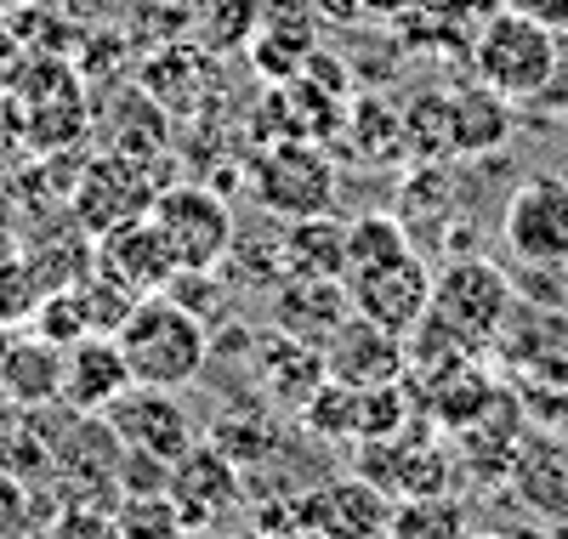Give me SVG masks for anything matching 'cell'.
<instances>
[{"instance_id": "cell-24", "label": "cell", "mask_w": 568, "mask_h": 539, "mask_svg": "<svg viewBox=\"0 0 568 539\" xmlns=\"http://www.w3.org/2000/svg\"><path fill=\"white\" fill-rule=\"evenodd\" d=\"M353 142L369 154V160H387L404 149V131H398V114H387L382 103H358L353 114Z\"/></svg>"}, {"instance_id": "cell-16", "label": "cell", "mask_w": 568, "mask_h": 539, "mask_svg": "<svg viewBox=\"0 0 568 539\" xmlns=\"http://www.w3.org/2000/svg\"><path fill=\"white\" fill-rule=\"evenodd\" d=\"M0 391H7L18 409L58 404V391H63V347H52L45 335L12 340V347L0 353Z\"/></svg>"}, {"instance_id": "cell-13", "label": "cell", "mask_w": 568, "mask_h": 539, "mask_svg": "<svg viewBox=\"0 0 568 539\" xmlns=\"http://www.w3.org/2000/svg\"><path fill=\"white\" fill-rule=\"evenodd\" d=\"M125 386H131V369H125V353H120L114 335L91 329L74 347H63V391L58 398L74 415H103Z\"/></svg>"}, {"instance_id": "cell-20", "label": "cell", "mask_w": 568, "mask_h": 539, "mask_svg": "<svg viewBox=\"0 0 568 539\" xmlns=\"http://www.w3.org/2000/svg\"><path fill=\"white\" fill-rule=\"evenodd\" d=\"M313 52H318V45H313V29H307V18L296 23L291 7H284V18H273V23L256 18L251 63H256V74H267L273 85H278V80H291V74H302V63H307Z\"/></svg>"}, {"instance_id": "cell-9", "label": "cell", "mask_w": 568, "mask_h": 539, "mask_svg": "<svg viewBox=\"0 0 568 539\" xmlns=\"http://www.w3.org/2000/svg\"><path fill=\"white\" fill-rule=\"evenodd\" d=\"M103 420L120 437V449H142V455H154L165 466L194 449V420H187L176 409V398H171V391H160V386H136L131 380L120 398L103 409Z\"/></svg>"}, {"instance_id": "cell-11", "label": "cell", "mask_w": 568, "mask_h": 539, "mask_svg": "<svg viewBox=\"0 0 568 539\" xmlns=\"http://www.w3.org/2000/svg\"><path fill=\"white\" fill-rule=\"evenodd\" d=\"M404 369H409L404 335L375 329V324L358 318V313L324 340V375L342 380V386H387V380H398Z\"/></svg>"}, {"instance_id": "cell-8", "label": "cell", "mask_w": 568, "mask_h": 539, "mask_svg": "<svg viewBox=\"0 0 568 539\" xmlns=\"http://www.w3.org/2000/svg\"><path fill=\"white\" fill-rule=\"evenodd\" d=\"M393 495L375 477H329L296 506V522L313 539H387Z\"/></svg>"}, {"instance_id": "cell-12", "label": "cell", "mask_w": 568, "mask_h": 539, "mask_svg": "<svg viewBox=\"0 0 568 539\" xmlns=\"http://www.w3.org/2000/svg\"><path fill=\"white\" fill-rule=\"evenodd\" d=\"M98 238H103L98 273L114 278L120 289H131V296H160L165 278L176 273V262H171V251H165L160 227L149 222V211L131 216V222H120V227H109V233H98Z\"/></svg>"}, {"instance_id": "cell-29", "label": "cell", "mask_w": 568, "mask_h": 539, "mask_svg": "<svg viewBox=\"0 0 568 539\" xmlns=\"http://www.w3.org/2000/svg\"><path fill=\"white\" fill-rule=\"evenodd\" d=\"M562 449H568V437H562Z\"/></svg>"}, {"instance_id": "cell-27", "label": "cell", "mask_w": 568, "mask_h": 539, "mask_svg": "<svg viewBox=\"0 0 568 539\" xmlns=\"http://www.w3.org/2000/svg\"><path fill=\"white\" fill-rule=\"evenodd\" d=\"M500 7L540 23V29H551V34H568V0H500Z\"/></svg>"}, {"instance_id": "cell-4", "label": "cell", "mask_w": 568, "mask_h": 539, "mask_svg": "<svg viewBox=\"0 0 568 539\" xmlns=\"http://www.w3.org/2000/svg\"><path fill=\"white\" fill-rule=\"evenodd\" d=\"M251 187L262 211L284 216V222H302V216H329L336 211V165L318 142L307 136H267L256 160H251Z\"/></svg>"}, {"instance_id": "cell-21", "label": "cell", "mask_w": 568, "mask_h": 539, "mask_svg": "<svg viewBox=\"0 0 568 539\" xmlns=\"http://www.w3.org/2000/svg\"><path fill=\"white\" fill-rule=\"evenodd\" d=\"M398 131H404V154H415V160H455V109H449V91L409 96V109L398 114Z\"/></svg>"}, {"instance_id": "cell-14", "label": "cell", "mask_w": 568, "mask_h": 539, "mask_svg": "<svg viewBox=\"0 0 568 539\" xmlns=\"http://www.w3.org/2000/svg\"><path fill=\"white\" fill-rule=\"evenodd\" d=\"M154 193H160V187L142 176V165H136L131 154H109V160H98V165L85 171L74 205H80V222H85L91 233H109V227H120V222H131V216L149 211Z\"/></svg>"}, {"instance_id": "cell-1", "label": "cell", "mask_w": 568, "mask_h": 539, "mask_svg": "<svg viewBox=\"0 0 568 539\" xmlns=\"http://www.w3.org/2000/svg\"><path fill=\"white\" fill-rule=\"evenodd\" d=\"M120 353H125V369L136 386H160V391H182L205 375V358H211V329L205 318H194L187 307H176L171 296H142L120 329Z\"/></svg>"}, {"instance_id": "cell-10", "label": "cell", "mask_w": 568, "mask_h": 539, "mask_svg": "<svg viewBox=\"0 0 568 539\" xmlns=\"http://www.w3.org/2000/svg\"><path fill=\"white\" fill-rule=\"evenodd\" d=\"M165 495L182 517V528H200L216 522L222 511L240 506V466H233L216 444H194L182 460H171V482Z\"/></svg>"}, {"instance_id": "cell-28", "label": "cell", "mask_w": 568, "mask_h": 539, "mask_svg": "<svg viewBox=\"0 0 568 539\" xmlns=\"http://www.w3.org/2000/svg\"><path fill=\"white\" fill-rule=\"evenodd\" d=\"M7 12H29V7H40V0H0Z\"/></svg>"}, {"instance_id": "cell-2", "label": "cell", "mask_w": 568, "mask_h": 539, "mask_svg": "<svg viewBox=\"0 0 568 539\" xmlns=\"http://www.w3.org/2000/svg\"><path fill=\"white\" fill-rule=\"evenodd\" d=\"M455 347H466L478 358L484 347H495L506 318H511V278L484 262V256H455L449 267L433 273V307H426Z\"/></svg>"}, {"instance_id": "cell-6", "label": "cell", "mask_w": 568, "mask_h": 539, "mask_svg": "<svg viewBox=\"0 0 568 539\" xmlns=\"http://www.w3.org/2000/svg\"><path fill=\"white\" fill-rule=\"evenodd\" d=\"M500 238L524 267H568V182L551 171L517 182L500 211Z\"/></svg>"}, {"instance_id": "cell-3", "label": "cell", "mask_w": 568, "mask_h": 539, "mask_svg": "<svg viewBox=\"0 0 568 539\" xmlns=\"http://www.w3.org/2000/svg\"><path fill=\"white\" fill-rule=\"evenodd\" d=\"M471 69H478V85L500 91L506 103H529L557 74V34L500 7L471 34Z\"/></svg>"}, {"instance_id": "cell-19", "label": "cell", "mask_w": 568, "mask_h": 539, "mask_svg": "<svg viewBox=\"0 0 568 539\" xmlns=\"http://www.w3.org/2000/svg\"><path fill=\"white\" fill-rule=\"evenodd\" d=\"M517 488H524V500L546 517H562L568 522V449L562 444H529L517 449Z\"/></svg>"}, {"instance_id": "cell-7", "label": "cell", "mask_w": 568, "mask_h": 539, "mask_svg": "<svg viewBox=\"0 0 568 539\" xmlns=\"http://www.w3.org/2000/svg\"><path fill=\"white\" fill-rule=\"evenodd\" d=\"M342 289H347V307L358 318H369L375 329L409 335L426 318V307H433V267H426L415 256V244H409V251H398L393 262L342 278Z\"/></svg>"}, {"instance_id": "cell-25", "label": "cell", "mask_w": 568, "mask_h": 539, "mask_svg": "<svg viewBox=\"0 0 568 539\" xmlns=\"http://www.w3.org/2000/svg\"><path fill=\"white\" fill-rule=\"evenodd\" d=\"M34 329L52 340V347H74L80 335H91V318H85V302H80V289H69V296H52L40 307Z\"/></svg>"}, {"instance_id": "cell-15", "label": "cell", "mask_w": 568, "mask_h": 539, "mask_svg": "<svg viewBox=\"0 0 568 539\" xmlns=\"http://www.w3.org/2000/svg\"><path fill=\"white\" fill-rule=\"evenodd\" d=\"M273 324L278 335H296L324 353V340L347 324V289L342 278H291L273 296Z\"/></svg>"}, {"instance_id": "cell-5", "label": "cell", "mask_w": 568, "mask_h": 539, "mask_svg": "<svg viewBox=\"0 0 568 539\" xmlns=\"http://www.w3.org/2000/svg\"><path fill=\"white\" fill-rule=\"evenodd\" d=\"M149 222L160 227L165 251L182 273H211L227 262L233 251V211L216 187L205 182H176V187H160L149 200Z\"/></svg>"}, {"instance_id": "cell-23", "label": "cell", "mask_w": 568, "mask_h": 539, "mask_svg": "<svg viewBox=\"0 0 568 539\" xmlns=\"http://www.w3.org/2000/svg\"><path fill=\"white\" fill-rule=\"evenodd\" d=\"M398 251H409V233H404V222H398V216H387V211H369V216L347 222V244H342V278H353V273H364V267H382V262H393Z\"/></svg>"}, {"instance_id": "cell-18", "label": "cell", "mask_w": 568, "mask_h": 539, "mask_svg": "<svg viewBox=\"0 0 568 539\" xmlns=\"http://www.w3.org/2000/svg\"><path fill=\"white\" fill-rule=\"evenodd\" d=\"M342 244H347V222L329 216H302L284 227V267L291 278H342Z\"/></svg>"}, {"instance_id": "cell-22", "label": "cell", "mask_w": 568, "mask_h": 539, "mask_svg": "<svg viewBox=\"0 0 568 539\" xmlns=\"http://www.w3.org/2000/svg\"><path fill=\"white\" fill-rule=\"evenodd\" d=\"M387 539H466V506L455 495H409L393 506Z\"/></svg>"}, {"instance_id": "cell-26", "label": "cell", "mask_w": 568, "mask_h": 539, "mask_svg": "<svg viewBox=\"0 0 568 539\" xmlns=\"http://www.w3.org/2000/svg\"><path fill=\"white\" fill-rule=\"evenodd\" d=\"M34 506H29V482L0 471V539H29Z\"/></svg>"}, {"instance_id": "cell-17", "label": "cell", "mask_w": 568, "mask_h": 539, "mask_svg": "<svg viewBox=\"0 0 568 539\" xmlns=\"http://www.w3.org/2000/svg\"><path fill=\"white\" fill-rule=\"evenodd\" d=\"M449 109H455V154H495V149H506L511 103L500 91H489V85L449 91Z\"/></svg>"}]
</instances>
